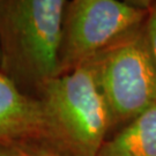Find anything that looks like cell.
Segmentation results:
<instances>
[{"label":"cell","instance_id":"1","mask_svg":"<svg viewBox=\"0 0 156 156\" xmlns=\"http://www.w3.org/2000/svg\"><path fill=\"white\" fill-rule=\"evenodd\" d=\"M68 0H0V72L37 98L60 75L62 24Z\"/></svg>","mask_w":156,"mask_h":156},{"label":"cell","instance_id":"2","mask_svg":"<svg viewBox=\"0 0 156 156\" xmlns=\"http://www.w3.org/2000/svg\"><path fill=\"white\" fill-rule=\"evenodd\" d=\"M43 142L64 156H96L112 126L109 106L89 62L42 87Z\"/></svg>","mask_w":156,"mask_h":156},{"label":"cell","instance_id":"3","mask_svg":"<svg viewBox=\"0 0 156 156\" xmlns=\"http://www.w3.org/2000/svg\"><path fill=\"white\" fill-rule=\"evenodd\" d=\"M87 62L109 106L112 125L128 124L156 103V65L145 23Z\"/></svg>","mask_w":156,"mask_h":156},{"label":"cell","instance_id":"4","mask_svg":"<svg viewBox=\"0 0 156 156\" xmlns=\"http://www.w3.org/2000/svg\"><path fill=\"white\" fill-rule=\"evenodd\" d=\"M148 11L123 0H68L62 24L60 74L103 52L140 28Z\"/></svg>","mask_w":156,"mask_h":156},{"label":"cell","instance_id":"5","mask_svg":"<svg viewBox=\"0 0 156 156\" xmlns=\"http://www.w3.org/2000/svg\"><path fill=\"white\" fill-rule=\"evenodd\" d=\"M43 135L44 116L39 100L0 72V145L42 141Z\"/></svg>","mask_w":156,"mask_h":156},{"label":"cell","instance_id":"6","mask_svg":"<svg viewBox=\"0 0 156 156\" xmlns=\"http://www.w3.org/2000/svg\"><path fill=\"white\" fill-rule=\"evenodd\" d=\"M96 156H156V103L105 141Z\"/></svg>","mask_w":156,"mask_h":156},{"label":"cell","instance_id":"7","mask_svg":"<svg viewBox=\"0 0 156 156\" xmlns=\"http://www.w3.org/2000/svg\"><path fill=\"white\" fill-rule=\"evenodd\" d=\"M20 156H64L39 141H26L13 145Z\"/></svg>","mask_w":156,"mask_h":156},{"label":"cell","instance_id":"8","mask_svg":"<svg viewBox=\"0 0 156 156\" xmlns=\"http://www.w3.org/2000/svg\"><path fill=\"white\" fill-rule=\"evenodd\" d=\"M145 29L151 56L156 65V2L148 9V15L145 22Z\"/></svg>","mask_w":156,"mask_h":156},{"label":"cell","instance_id":"9","mask_svg":"<svg viewBox=\"0 0 156 156\" xmlns=\"http://www.w3.org/2000/svg\"><path fill=\"white\" fill-rule=\"evenodd\" d=\"M123 1L129 6H133L140 9H146V11H148L156 2V0H123Z\"/></svg>","mask_w":156,"mask_h":156},{"label":"cell","instance_id":"10","mask_svg":"<svg viewBox=\"0 0 156 156\" xmlns=\"http://www.w3.org/2000/svg\"><path fill=\"white\" fill-rule=\"evenodd\" d=\"M0 156H20L13 146L0 145Z\"/></svg>","mask_w":156,"mask_h":156},{"label":"cell","instance_id":"11","mask_svg":"<svg viewBox=\"0 0 156 156\" xmlns=\"http://www.w3.org/2000/svg\"><path fill=\"white\" fill-rule=\"evenodd\" d=\"M0 68H1V55H0Z\"/></svg>","mask_w":156,"mask_h":156}]
</instances>
